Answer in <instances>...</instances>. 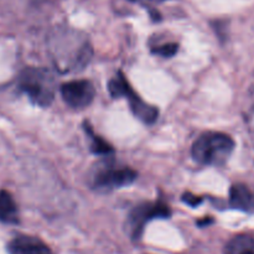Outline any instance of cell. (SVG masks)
<instances>
[{
  "instance_id": "7a4b0ae2",
  "label": "cell",
  "mask_w": 254,
  "mask_h": 254,
  "mask_svg": "<svg viewBox=\"0 0 254 254\" xmlns=\"http://www.w3.org/2000/svg\"><path fill=\"white\" fill-rule=\"evenodd\" d=\"M235 145V140L227 134L208 131L196 139L191 154L201 165L222 166L230 159Z\"/></svg>"
},
{
  "instance_id": "7c38bea8",
  "label": "cell",
  "mask_w": 254,
  "mask_h": 254,
  "mask_svg": "<svg viewBox=\"0 0 254 254\" xmlns=\"http://www.w3.org/2000/svg\"><path fill=\"white\" fill-rule=\"evenodd\" d=\"M84 129H86V131L89 134V136H91V149L94 154H97V155H109V154L114 153V149L112 148L111 144H109L108 141L104 140L103 138H101L99 135H96V134L92 131L89 124H84Z\"/></svg>"
},
{
  "instance_id": "277c9868",
  "label": "cell",
  "mask_w": 254,
  "mask_h": 254,
  "mask_svg": "<svg viewBox=\"0 0 254 254\" xmlns=\"http://www.w3.org/2000/svg\"><path fill=\"white\" fill-rule=\"evenodd\" d=\"M109 93L113 98H122L126 97L130 103V108L133 113L140 119L141 122L146 124H153L158 118V109L153 106H149L148 103L143 101L138 94L134 92L129 82L127 81L124 74L118 72L108 83Z\"/></svg>"
},
{
  "instance_id": "3957f363",
  "label": "cell",
  "mask_w": 254,
  "mask_h": 254,
  "mask_svg": "<svg viewBox=\"0 0 254 254\" xmlns=\"http://www.w3.org/2000/svg\"><path fill=\"white\" fill-rule=\"evenodd\" d=\"M20 91L24 92L30 101L39 107H49L55 98L56 83L47 69L27 67L20 73L17 82Z\"/></svg>"
},
{
  "instance_id": "9a60e30c",
  "label": "cell",
  "mask_w": 254,
  "mask_h": 254,
  "mask_svg": "<svg viewBox=\"0 0 254 254\" xmlns=\"http://www.w3.org/2000/svg\"><path fill=\"white\" fill-rule=\"evenodd\" d=\"M211 222H213V220H212V218H207V217H206V218H203V220H200V221H198V225H200V226H206V225H208V223H211Z\"/></svg>"
},
{
  "instance_id": "30bf717a",
  "label": "cell",
  "mask_w": 254,
  "mask_h": 254,
  "mask_svg": "<svg viewBox=\"0 0 254 254\" xmlns=\"http://www.w3.org/2000/svg\"><path fill=\"white\" fill-rule=\"evenodd\" d=\"M0 222L7 225L19 223V211L14 198L7 191H0Z\"/></svg>"
},
{
  "instance_id": "8fae6325",
  "label": "cell",
  "mask_w": 254,
  "mask_h": 254,
  "mask_svg": "<svg viewBox=\"0 0 254 254\" xmlns=\"http://www.w3.org/2000/svg\"><path fill=\"white\" fill-rule=\"evenodd\" d=\"M225 254H254V238L248 235H238L226 245Z\"/></svg>"
},
{
  "instance_id": "52a82bcc",
  "label": "cell",
  "mask_w": 254,
  "mask_h": 254,
  "mask_svg": "<svg viewBox=\"0 0 254 254\" xmlns=\"http://www.w3.org/2000/svg\"><path fill=\"white\" fill-rule=\"evenodd\" d=\"M61 94L67 106L73 109H83L92 103L96 91L91 82L79 79L62 84Z\"/></svg>"
},
{
  "instance_id": "5b68a950",
  "label": "cell",
  "mask_w": 254,
  "mask_h": 254,
  "mask_svg": "<svg viewBox=\"0 0 254 254\" xmlns=\"http://www.w3.org/2000/svg\"><path fill=\"white\" fill-rule=\"evenodd\" d=\"M170 216V207L161 201L141 203L129 213L127 218V231L129 236L134 241H136L140 238L146 222L154 218H169Z\"/></svg>"
},
{
  "instance_id": "5bb4252c",
  "label": "cell",
  "mask_w": 254,
  "mask_h": 254,
  "mask_svg": "<svg viewBox=\"0 0 254 254\" xmlns=\"http://www.w3.org/2000/svg\"><path fill=\"white\" fill-rule=\"evenodd\" d=\"M183 201L188 203L189 206H191V207H196V206H198L202 202V197H198V196L192 195L190 192H185L183 195Z\"/></svg>"
},
{
  "instance_id": "8992f818",
  "label": "cell",
  "mask_w": 254,
  "mask_h": 254,
  "mask_svg": "<svg viewBox=\"0 0 254 254\" xmlns=\"http://www.w3.org/2000/svg\"><path fill=\"white\" fill-rule=\"evenodd\" d=\"M138 178L135 170L130 168H118V166L107 165L102 168L93 176V188L112 190V189L123 188L131 185Z\"/></svg>"
},
{
  "instance_id": "9c48e42d",
  "label": "cell",
  "mask_w": 254,
  "mask_h": 254,
  "mask_svg": "<svg viewBox=\"0 0 254 254\" xmlns=\"http://www.w3.org/2000/svg\"><path fill=\"white\" fill-rule=\"evenodd\" d=\"M230 203L233 208L252 212L254 211V195L243 184H235L230 190Z\"/></svg>"
},
{
  "instance_id": "6da1fadb",
  "label": "cell",
  "mask_w": 254,
  "mask_h": 254,
  "mask_svg": "<svg viewBox=\"0 0 254 254\" xmlns=\"http://www.w3.org/2000/svg\"><path fill=\"white\" fill-rule=\"evenodd\" d=\"M92 49L88 41L77 32H56L54 36V61L62 72L77 71L91 60Z\"/></svg>"
},
{
  "instance_id": "ba28073f",
  "label": "cell",
  "mask_w": 254,
  "mask_h": 254,
  "mask_svg": "<svg viewBox=\"0 0 254 254\" xmlns=\"http://www.w3.org/2000/svg\"><path fill=\"white\" fill-rule=\"evenodd\" d=\"M9 254H54L41 240L31 236H19L7 246Z\"/></svg>"
},
{
  "instance_id": "4fadbf2b",
  "label": "cell",
  "mask_w": 254,
  "mask_h": 254,
  "mask_svg": "<svg viewBox=\"0 0 254 254\" xmlns=\"http://www.w3.org/2000/svg\"><path fill=\"white\" fill-rule=\"evenodd\" d=\"M178 44H164V45H159V46L154 47L151 51L153 54L159 55V56L163 57H171L178 52Z\"/></svg>"
}]
</instances>
